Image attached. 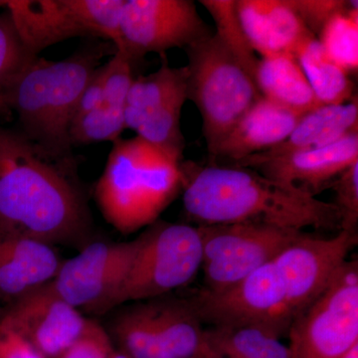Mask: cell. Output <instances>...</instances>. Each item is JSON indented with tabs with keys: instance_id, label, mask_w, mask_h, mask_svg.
I'll list each match as a JSON object with an SVG mask.
<instances>
[{
	"instance_id": "1",
	"label": "cell",
	"mask_w": 358,
	"mask_h": 358,
	"mask_svg": "<svg viewBox=\"0 0 358 358\" xmlns=\"http://www.w3.org/2000/svg\"><path fill=\"white\" fill-rule=\"evenodd\" d=\"M357 232L331 238L303 233L246 279L220 293L202 289L192 300L203 324L262 327L282 338L326 289L357 244Z\"/></svg>"
},
{
	"instance_id": "2",
	"label": "cell",
	"mask_w": 358,
	"mask_h": 358,
	"mask_svg": "<svg viewBox=\"0 0 358 358\" xmlns=\"http://www.w3.org/2000/svg\"><path fill=\"white\" fill-rule=\"evenodd\" d=\"M70 169L20 129L0 126V231L51 246L84 239L89 211Z\"/></svg>"
},
{
	"instance_id": "3",
	"label": "cell",
	"mask_w": 358,
	"mask_h": 358,
	"mask_svg": "<svg viewBox=\"0 0 358 358\" xmlns=\"http://www.w3.org/2000/svg\"><path fill=\"white\" fill-rule=\"evenodd\" d=\"M183 211L199 226L264 224L341 231L334 203L236 166L181 162Z\"/></svg>"
},
{
	"instance_id": "4",
	"label": "cell",
	"mask_w": 358,
	"mask_h": 358,
	"mask_svg": "<svg viewBox=\"0 0 358 358\" xmlns=\"http://www.w3.org/2000/svg\"><path fill=\"white\" fill-rule=\"evenodd\" d=\"M108 45L96 44L61 61L36 57L18 76L7 98L21 133L58 162L74 166L69 129L78 101Z\"/></svg>"
},
{
	"instance_id": "5",
	"label": "cell",
	"mask_w": 358,
	"mask_h": 358,
	"mask_svg": "<svg viewBox=\"0 0 358 358\" xmlns=\"http://www.w3.org/2000/svg\"><path fill=\"white\" fill-rule=\"evenodd\" d=\"M181 162L136 136L114 141L95 187L106 221L122 234L154 224L182 192Z\"/></svg>"
},
{
	"instance_id": "6",
	"label": "cell",
	"mask_w": 358,
	"mask_h": 358,
	"mask_svg": "<svg viewBox=\"0 0 358 358\" xmlns=\"http://www.w3.org/2000/svg\"><path fill=\"white\" fill-rule=\"evenodd\" d=\"M187 96L202 120L209 157L261 98L255 80L215 34L185 49Z\"/></svg>"
},
{
	"instance_id": "7",
	"label": "cell",
	"mask_w": 358,
	"mask_h": 358,
	"mask_svg": "<svg viewBox=\"0 0 358 358\" xmlns=\"http://www.w3.org/2000/svg\"><path fill=\"white\" fill-rule=\"evenodd\" d=\"M204 331L192 299L166 294L119 310L109 334L131 358H192L201 355Z\"/></svg>"
},
{
	"instance_id": "8",
	"label": "cell",
	"mask_w": 358,
	"mask_h": 358,
	"mask_svg": "<svg viewBox=\"0 0 358 358\" xmlns=\"http://www.w3.org/2000/svg\"><path fill=\"white\" fill-rule=\"evenodd\" d=\"M141 234V246L109 310L128 301L166 296L189 284L202 266L199 226L155 221Z\"/></svg>"
},
{
	"instance_id": "9",
	"label": "cell",
	"mask_w": 358,
	"mask_h": 358,
	"mask_svg": "<svg viewBox=\"0 0 358 358\" xmlns=\"http://www.w3.org/2000/svg\"><path fill=\"white\" fill-rule=\"evenodd\" d=\"M124 0H8L21 41L34 56L75 37L119 42L120 14Z\"/></svg>"
},
{
	"instance_id": "10",
	"label": "cell",
	"mask_w": 358,
	"mask_h": 358,
	"mask_svg": "<svg viewBox=\"0 0 358 358\" xmlns=\"http://www.w3.org/2000/svg\"><path fill=\"white\" fill-rule=\"evenodd\" d=\"M289 358H341L358 343V263L346 260L288 333Z\"/></svg>"
},
{
	"instance_id": "11",
	"label": "cell",
	"mask_w": 358,
	"mask_h": 358,
	"mask_svg": "<svg viewBox=\"0 0 358 358\" xmlns=\"http://www.w3.org/2000/svg\"><path fill=\"white\" fill-rule=\"evenodd\" d=\"M203 289L220 293L236 286L303 234L264 224L199 226Z\"/></svg>"
},
{
	"instance_id": "12",
	"label": "cell",
	"mask_w": 358,
	"mask_h": 358,
	"mask_svg": "<svg viewBox=\"0 0 358 358\" xmlns=\"http://www.w3.org/2000/svg\"><path fill=\"white\" fill-rule=\"evenodd\" d=\"M187 96V68L162 63L159 70L134 79L124 117L126 129L171 157L183 160L185 138L181 112Z\"/></svg>"
},
{
	"instance_id": "13",
	"label": "cell",
	"mask_w": 358,
	"mask_h": 358,
	"mask_svg": "<svg viewBox=\"0 0 358 358\" xmlns=\"http://www.w3.org/2000/svg\"><path fill=\"white\" fill-rule=\"evenodd\" d=\"M211 34L192 0H124L117 50L138 61L148 53L186 49Z\"/></svg>"
},
{
	"instance_id": "14",
	"label": "cell",
	"mask_w": 358,
	"mask_h": 358,
	"mask_svg": "<svg viewBox=\"0 0 358 358\" xmlns=\"http://www.w3.org/2000/svg\"><path fill=\"white\" fill-rule=\"evenodd\" d=\"M141 236L129 242H96L63 261L50 282L56 294L75 308L109 312L110 301L128 274L141 246Z\"/></svg>"
},
{
	"instance_id": "15",
	"label": "cell",
	"mask_w": 358,
	"mask_h": 358,
	"mask_svg": "<svg viewBox=\"0 0 358 358\" xmlns=\"http://www.w3.org/2000/svg\"><path fill=\"white\" fill-rule=\"evenodd\" d=\"M87 319L60 298L50 282L13 301L0 326L21 334L45 358H58L80 336Z\"/></svg>"
},
{
	"instance_id": "16",
	"label": "cell",
	"mask_w": 358,
	"mask_h": 358,
	"mask_svg": "<svg viewBox=\"0 0 358 358\" xmlns=\"http://www.w3.org/2000/svg\"><path fill=\"white\" fill-rule=\"evenodd\" d=\"M357 162L358 129L326 147L268 159L250 157L231 166L249 167L315 197Z\"/></svg>"
},
{
	"instance_id": "17",
	"label": "cell",
	"mask_w": 358,
	"mask_h": 358,
	"mask_svg": "<svg viewBox=\"0 0 358 358\" xmlns=\"http://www.w3.org/2000/svg\"><path fill=\"white\" fill-rule=\"evenodd\" d=\"M303 115L261 96L221 141L210 159L213 164L225 159L233 164L267 152L286 140Z\"/></svg>"
},
{
	"instance_id": "18",
	"label": "cell",
	"mask_w": 358,
	"mask_h": 358,
	"mask_svg": "<svg viewBox=\"0 0 358 358\" xmlns=\"http://www.w3.org/2000/svg\"><path fill=\"white\" fill-rule=\"evenodd\" d=\"M62 262L51 245L0 231V300L13 303L48 284Z\"/></svg>"
},
{
	"instance_id": "19",
	"label": "cell",
	"mask_w": 358,
	"mask_h": 358,
	"mask_svg": "<svg viewBox=\"0 0 358 358\" xmlns=\"http://www.w3.org/2000/svg\"><path fill=\"white\" fill-rule=\"evenodd\" d=\"M238 16L255 53L262 57L294 54L308 31L289 0H236Z\"/></svg>"
},
{
	"instance_id": "20",
	"label": "cell",
	"mask_w": 358,
	"mask_h": 358,
	"mask_svg": "<svg viewBox=\"0 0 358 358\" xmlns=\"http://www.w3.org/2000/svg\"><path fill=\"white\" fill-rule=\"evenodd\" d=\"M358 129V101L341 105H320L301 115L292 133L275 148L252 157H282L303 150H315L341 140Z\"/></svg>"
},
{
	"instance_id": "21",
	"label": "cell",
	"mask_w": 358,
	"mask_h": 358,
	"mask_svg": "<svg viewBox=\"0 0 358 358\" xmlns=\"http://www.w3.org/2000/svg\"><path fill=\"white\" fill-rule=\"evenodd\" d=\"M255 83L263 98L301 114L320 106L294 54H275L260 59Z\"/></svg>"
},
{
	"instance_id": "22",
	"label": "cell",
	"mask_w": 358,
	"mask_h": 358,
	"mask_svg": "<svg viewBox=\"0 0 358 358\" xmlns=\"http://www.w3.org/2000/svg\"><path fill=\"white\" fill-rule=\"evenodd\" d=\"M294 55L320 105H341L357 96L350 74L327 56L317 37L306 39Z\"/></svg>"
},
{
	"instance_id": "23",
	"label": "cell",
	"mask_w": 358,
	"mask_h": 358,
	"mask_svg": "<svg viewBox=\"0 0 358 358\" xmlns=\"http://www.w3.org/2000/svg\"><path fill=\"white\" fill-rule=\"evenodd\" d=\"M215 24L214 34L255 80L259 58L238 16L236 0H200Z\"/></svg>"
},
{
	"instance_id": "24",
	"label": "cell",
	"mask_w": 358,
	"mask_h": 358,
	"mask_svg": "<svg viewBox=\"0 0 358 358\" xmlns=\"http://www.w3.org/2000/svg\"><path fill=\"white\" fill-rule=\"evenodd\" d=\"M36 57L21 41L8 10L0 13V117L11 114L7 107L11 87Z\"/></svg>"
},
{
	"instance_id": "25",
	"label": "cell",
	"mask_w": 358,
	"mask_h": 358,
	"mask_svg": "<svg viewBox=\"0 0 358 358\" xmlns=\"http://www.w3.org/2000/svg\"><path fill=\"white\" fill-rule=\"evenodd\" d=\"M319 40L327 56L348 74L358 70V6L334 16Z\"/></svg>"
},
{
	"instance_id": "26",
	"label": "cell",
	"mask_w": 358,
	"mask_h": 358,
	"mask_svg": "<svg viewBox=\"0 0 358 358\" xmlns=\"http://www.w3.org/2000/svg\"><path fill=\"white\" fill-rule=\"evenodd\" d=\"M126 129L124 110L102 107L73 120L69 129L71 147L119 140Z\"/></svg>"
},
{
	"instance_id": "27",
	"label": "cell",
	"mask_w": 358,
	"mask_h": 358,
	"mask_svg": "<svg viewBox=\"0 0 358 358\" xmlns=\"http://www.w3.org/2000/svg\"><path fill=\"white\" fill-rule=\"evenodd\" d=\"M133 59L117 50L114 57L103 65V103L113 109L124 110L129 92L136 76Z\"/></svg>"
},
{
	"instance_id": "28",
	"label": "cell",
	"mask_w": 358,
	"mask_h": 358,
	"mask_svg": "<svg viewBox=\"0 0 358 358\" xmlns=\"http://www.w3.org/2000/svg\"><path fill=\"white\" fill-rule=\"evenodd\" d=\"M336 194L334 206L341 218V231L357 233L358 224V162L348 167L329 185Z\"/></svg>"
},
{
	"instance_id": "29",
	"label": "cell",
	"mask_w": 358,
	"mask_h": 358,
	"mask_svg": "<svg viewBox=\"0 0 358 358\" xmlns=\"http://www.w3.org/2000/svg\"><path fill=\"white\" fill-rule=\"evenodd\" d=\"M289 6L313 35L322 31L324 26L336 14L358 6L357 0H289Z\"/></svg>"
},
{
	"instance_id": "30",
	"label": "cell",
	"mask_w": 358,
	"mask_h": 358,
	"mask_svg": "<svg viewBox=\"0 0 358 358\" xmlns=\"http://www.w3.org/2000/svg\"><path fill=\"white\" fill-rule=\"evenodd\" d=\"M115 352L109 333L96 320L87 319L82 333L58 358H113Z\"/></svg>"
},
{
	"instance_id": "31",
	"label": "cell",
	"mask_w": 358,
	"mask_h": 358,
	"mask_svg": "<svg viewBox=\"0 0 358 358\" xmlns=\"http://www.w3.org/2000/svg\"><path fill=\"white\" fill-rule=\"evenodd\" d=\"M0 358H45L21 334L0 326Z\"/></svg>"
},
{
	"instance_id": "32",
	"label": "cell",
	"mask_w": 358,
	"mask_h": 358,
	"mask_svg": "<svg viewBox=\"0 0 358 358\" xmlns=\"http://www.w3.org/2000/svg\"><path fill=\"white\" fill-rule=\"evenodd\" d=\"M103 103V66L94 73L78 101L74 119L102 107ZM73 119V120H74ZM73 122V121H72Z\"/></svg>"
},
{
	"instance_id": "33",
	"label": "cell",
	"mask_w": 358,
	"mask_h": 358,
	"mask_svg": "<svg viewBox=\"0 0 358 358\" xmlns=\"http://www.w3.org/2000/svg\"><path fill=\"white\" fill-rule=\"evenodd\" d=\"M240 358H289L288 346L285 345L281 339H277L265 350Z\"/></svg>"
},
{
	"instance_id": "34",
	"label": "cell",
	"mask_w": 358,
	"mask_h": 358,
	"mask_svg": "<svg viewBox=\"0 0 358 358\" xmlns=\"http://www.w3.org/2000/svg\"><path fill=\"white\" fill-rule=\"evenodd\" d=\"M341 358H358V343L352 345Z\"/></svg>"
},
{
	"instance_id": "35",
	"label": "cell",
	"mask_w": 358,
	"mask_h": 358,
	"mask_svg": "<svg viewBox=\"0 0 358 358\" xmlns=\"http://www.w3.org/2000/svg\"><path fill=\"white\" fill-rule=\"evenodd\" d=\"M113 358H131L129 355H127L126 353L121 352H115L114 357Z\"/></svg>"
},
{
	"instance_id": "36",
	"label": "cell",
	"mask_w": 358,
	"mask_h": 358,
	"mask_svg": "<svg viewBox=\"0 0 358 358\" xmlns=\"http://www.w3.org/2000/svg\"><path fill=\"white\" fill-rule=\"evenodd\" d=\"M3 7H6V1H3V0H0V9L3 8Z\"/></svg>"
},
{
	"instance_id": "37",
	"label": "cell",
	"mask_w": 358,
	"mask_h": 358,
	"mask_svg": "<svg viewBox=\"0 0 358 358\" xmlns=\"http://www.w3.org/2000/svg\"><path fill=\"white\" fill-rule=\"evenodd\" d=\"M192 358H204L202 357V355H196V357H192Z\"/></svg>"
},
{
	"instance_id": "38",
	"label": "cell",
	"mask_w": 358,
	"mask_h": 358,
	"mask_svg": "<svg viewBox=\"0 0 358 358\" xmlns=\"http://www.w3.org/2000/svg\"><path fill=\"white\" fill-rule=\"evenodd\" d=\"M2 310H2V308H0V317H1Z\"/></svg>"
}]
</instances>
